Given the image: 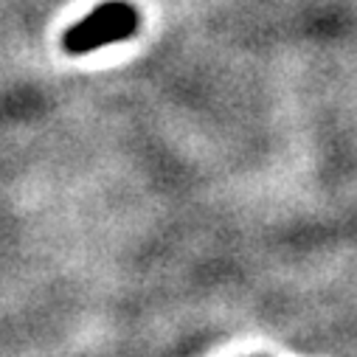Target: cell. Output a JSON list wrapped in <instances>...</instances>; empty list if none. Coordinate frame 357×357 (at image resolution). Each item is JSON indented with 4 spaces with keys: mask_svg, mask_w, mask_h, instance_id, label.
Returning <instances> with one entry per match:
<instances>
[{
    "mask_svg": "<svg viewBox=\"0 0 357 357\" xmlns=\"http://www.w3.org/2000/svg\"><path fill=\"white\" fill-rule=\"evenodd\" d=\"M138 12L135 6L124 3V0H107L99 9H93L84 20L70 26L62 37V45L68 54H91L113 43H124L138 34Z\"/></svg>",
    "mask_w": 357,
    "mask_h": 357,
    "instance_id": "1",
    "label": "cell"
}]
</instances>
